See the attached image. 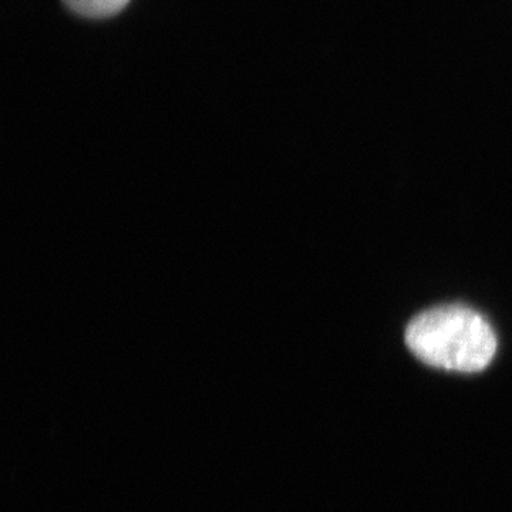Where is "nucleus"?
Listing matches in <instances>:
<instances>
[{
  "label": "nucleus",
  "mask_w": 512,
  "mask_h": 512,
  "mask_svg": "<svg viewBox=\"0 0 512 512\" xmlns=\"http://www.w3.org/2000/svg\"><path fill=\"white\" fill-rule=\"evenodd\" d=\"M406 343L421 362L461 373L481 372L497 352L490 323L460 305L420 313L407 326Z\"/></svg>",
  "instance_id": "nucleus-1"
},
{
  "label": "nucleus",
  "mask_w": 512,
  "mask_h": 512,
  "mask_svg": "<svg viewBox=\"0 0 512 512\" xmlns=\"http://www.w3.org/2000/svg\"><path fill=\"white\" fill-rule=\"evenodd\" d=\"M64 5L77 15L90 19L110 18L121 12L130 0H63Z\"/></svg>",
  "instance_id": "nucleus-2"
}]
</instances>
